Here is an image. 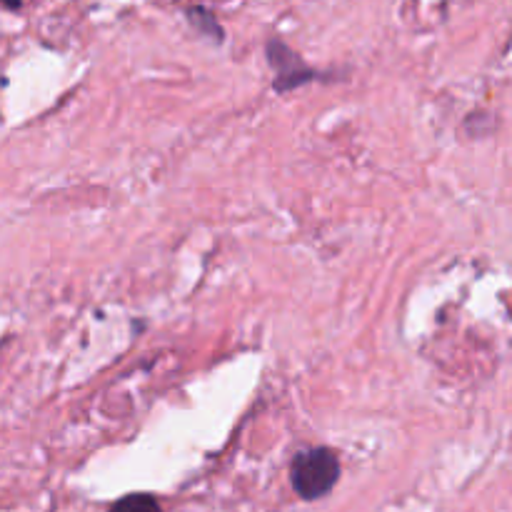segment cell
Instances as JSON below:
<instances>
[{"label": "cell", "instance_id": "obj_4", "mask_svg": "<svg viewBox=\"0 0 512 512\" xmlns=\"http://www.w3.org/2000/svg\"><path fill=\"white\" fill-rule=\"evenodd\" d=\"M8 10H18L20 8V0H0Z\"/></svg>", "mask_w": 512, "mask_h": 512}, {"label": "cell", "instance_id": "obj_2", "mask_svg": "<svg viewBox=\"0 0 512 512\" xmlns=\"http://www.w3.org/2000/svg\"><path fill=\"white\" fill-rule=\"evenodd\" d=\"M108 512H163V508L153 495H128V498L118 500Z\"/></svg>", "mask_w": 512, "mask_h": 512}, {"label": "cell", "instance_id": "obj_1", "mask_svg": "<svg viewBox=\"0 0 512 512\" xmlns=\"http://www.w3.org/2000/svg\"><path fill=\"white\" fill-rule=\"evenodd\" d=\"M340 478V460L333 450L313 448L300 453L290 468L295 493L303 500H318L335 488Z\"/></svg>", "mask_w": 512, "mask_h": 512}, {"label": "cell", "instance_id": "obj_3", "mask_svg": "<svg viewBox=\"0 0 512 512\" xmlns=\"http://www.w3.org/2000/svg\"><path fill=\"white\" fill-rule=\"evenodd\" d=\"M188 18H190V23L203 25V28H200V30H205V33H208V35L215 33V38H218V40L223 38V30H220L218 20H215V15H210L205 8H193V10H188Z\"/></svg>", "mask_w": 512, "mask_h": 512}]
</instances>
